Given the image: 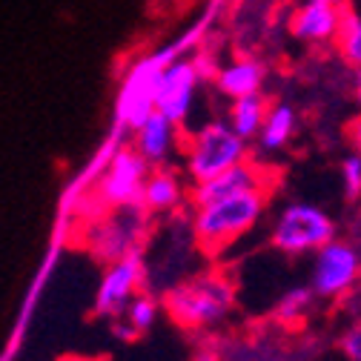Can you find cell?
<instances>
[{
  "mask_svg": "<svg viewBox=\"0 0 361 361\" xmlns=\"http://www.w3.org/2000/svg\"><path fill=\"white\" fill-rule=\"evenodd\" d=\"M164 307L169 312V319L187 330H204L218 322H224L235 307V287L227 276L221 273H207L195 276L175 284Z\"/></svg>",
  "mask_w": 361,
  "mask_h": 361,
  "instance_id": "1",
  "label": "cell"
},
{
  "mask_svg": "<svg viewBox=\"0 0 361 361\" xmlns=\"http://www.w3.org/2000/svg\"><path fill=\"white\" fill-rule=\"evenodd\" d=\"M267 201H269V192L255 190V192H241L233 198L215 201L209 207H198L192 218V233L198 244L207 252L227 250L261 221Z\"/></svg>",
  "mask_w": 361,
  "mask_h": 361,
  "instance_id": "2",
  "label": "cell"
},
{
  "mask_svg": "<svg viewBox=\"0 0 361 361\" xmlns=\"http://www.w3.org/2000/svg\"><path fill=\"white\" fill-rule=\"evenodd\" d=\"M333 238H338L336 218L324 207H315L307 201L287 204L279 212L273 230H269V244L290 258L315 255Z\"/></svg>",
  "mask_w": 361,
  "mask_h": 361,
  "instance_id": "3",
  "label": "cell"
},
{
  "mask_svg": "<svg viewBox=\"0 0 361 361\" xmlns=\"http://www.w3.org/2000/svg\"><path fill=\"white\" fill-rule=\"evenodd\" d=\"M247 141L230 126V121H207L187 144V175L192 184H204L247 161Z\"/></svg>",
  "mask_w": 361,
  "mask_h": 361,
  "instance_id": "4",
  "label": "cell"
},
{
  "mask_svg": "<svg viewBox=\"0 0 361 361\" xmlns=\"http://www.w3.org/2000/svg\"><path fill=\"white\" fill-rule=\"evenodd\" d=\"M310 287L324 301L353 295L361 287V250L347 238H333L312 255Z\"/></svg>",
  "mask_w": 361,
  "mask_h": 361,
  "instance_id": "5",
  "label": "cell"
},
{
  "mask_svg": "<svg viewBox=\"0 0 361 361\" xmlns=\"http://www.w3.org/2000/svg\"><path fill=\"white\" fill-rule=\"evenodd\" d=\"M175 61L172 49L155 52L149 58H144L141 63H135V69L129 72L121 98H118V115L129 129H138L152 112H155V98H158V83L164 69Z\"/></svg>",
  "mask_w": 361,
  "mask_h": 361,
  "instance_id": "6",
  "label": "cell"
},
{
  "mask_svg": "<svg viewBox=\"0 0 361 361\" xmlns=\"http://www.w3.org/2000/svg\"><path fill=\"white\" fill-rule=\"evenodd\" d=\"M149 161L135 149V147H123L112 155L101 184H98V198L109 207V209H129V207H144V184L149 172Z\"/></svg>",
  "mask_w": 361,
  "mask_h": 361,
  "instance_id": "7",
  "label": "cell"
},
{
  "mask_svg": "<svg viewBox=\"0 0 361 361\" xmlns=\"http://www.w3.org/2000/svg\"><path fill=\"white\" fill-rule=\"evenodd\" d=\"M201 83V72L198 63L192 61H172L158 83V98H155V112H161L166 121H172L175 126H180L195 104V92Z\"/></svg>",
  "mask_w": 361,
  "mask_h": 361,
  "instance_id": "8",
  "label": "cell"
},
{
  "mask_svg": "<svg viewBox=\"0 0 361 361\" xmlns=\"http://www.w3.org/2000/svg\"><path fill=\"white\" fill-rule=\"evenodd\" d=\"M273 175H269L261 164L255 161H241L235 164L233 169L221 172L209 180H204V184H195L192 187V204L195 209L198 207H209L215 201H224V198H233V195H241V192H255V190H264L269 192L273 190Z\"/></svg>",
  "mask_w": 361,
  "mask_h": 361,
  "instance_id": "9",
  "label": "cell"
},
{
  "mask_svg": "<svg viewBox=\"0 0 361 361\" xmlns=\"http://www.w3.org/2000/svg\"><path fill=\"white\" fill-rule=\"evenodd\" d=\"M144 281V261L138 252H129L121 261L109 264V269L101 279L98 295H95V310L98 315H123L126 304L138 295V287Z\"/></svg>",
  "mask_w": 361,
  "mask_h": 361,
  "instance_id": "10",
  "label": "cell"
},
{
  "mask_svg": "<svg viewBox=\"0 0 361 361\" xmlns=\"http://www.w3.org/2000/svg\"><path fill=\"white\" fill-rule=\"evenodd\" d=\"M126 209H118L115 218H106V221H98L92 227V238H89V250H92L98 258L115 264L121 261L123 255L132 252V244H135V235H138V221H135V209H129V215L123 218Z\"/></svg>",
  "mask_w": 361,
  "mask_h": 361,
  "instance_id": "11",
  "label": "cell"
},
{
  "mask_svg": "<svg viewBox=\"0 0 361 361\" xmlns=\"http://www.w3.org/2000/svg\"><path fill=\"white\" fill-rule=\"evenodd\" d=\"M341 18H344L341 0H304L293 18V32L295 37L310 43L333 40L338 35Z\"/></svg>",
  "mask_w": 361,
  "mask_h": 361,
  "instance_id": "12",
  "label": "cell"
},
{
  "mask_svg": "<svg viewBox=\"0 0 361 361\" xmlns=\"http://www.w3.org/2000/svg\"><path fill=\"white\" fill-rule=\"evenodd\" d=\"M175 132H178V126L172 121H166L161 112H152L135 129V149L149 164H164L175 149Z\"/></svg>",
  "mask_w": 361,
  "mask_h": 361,
  "instance_id": "13",
  "label": "cell"
},
{
  "mask_svg": "<svg viewBox=\"0 0 361 361\" xmlns=\"http://www.w3.org/2000/svg\"><path fill=\"white\" fill-rule=\"evenodd\" d=\"M215 86L233 101L255 95V92H261V86H264V63H258V61H235V63L224 66L218 72Z\"/></svg>",
  "mask_w": 361,
  "mask_h": 361,
  "instance_id": "14",
  "label": "cell"
},
{
  "mask_svg": "<svg viewBox=\"0 0 361 361\" xmlns=\"http://www.w3.org/2000/svg\"><path fill=\"white\" fill-rule=\"evenodd\" d=\"M293 135H295V109L290 104H273L258 132V147L264 152H279L293 141Z\"/></svg>",
  "mask_w": 361,
  "mask_h": 361,
  "instance_id": "15",
  "label": "cell"
},
{
  "mask_svg": "<svg viewBox=\"0 0 361 361\" xmlns=\"http://www.w3.org/2000/svg\"><path fill=\"white\" fill-rule=\"evenodd\" d=\"M267 112H269L267 98L261 92H255V95H247V98H235L233 106H230L227 121L244 141H252V138H258V132L267 121Z\"/></svg>",
  "mask_w": 361,
  "mask_h": 361,
  "instance_id": "16",
  "label": "cell"
},
{
  "mask_svg": "<svg viewBox=\"0 0 361 361\" xmlns=\"http://www.w3.org/2000/svg\"><path fill=\"white\" fill-rule=\"evenodd\" d=\"M180 198H184V187H180V180L175 172L169 169H155L147 184H144V198L141 204L147 209H155V212H164V209H172L180 204Z\"/></svg>",
  "mask_w": 361,
  "mask_h": 361,
  "instance_id": "17",
  "label": "cell"
},
{
  "mask_svg": "<svg viewBox=\"0 0 361 361\" xmlns=\"http://www.w3.org/2000/svg\"><path fill=\"white\" fill-rule=\"evenodd\" d=\"M312 301H315V293H312L310 284H307V287H290V290L279 298V304H276V319H279L281 324H290V327H293V324H301V322L307 319Z\"/></svg>",
  "mask_w": 361,
  "mask_h": 361,
  "instance_id": "18",
  "label": "cell"
},
{
  "mask_svg": "<svg viewBox=\"0 0 361 361\" xmlns=\"http://www.w3.org/2000/svg\"><path fill=\"white\" fill-rule=\"evenodd\" d=\"M338 49L344 55L347 63H353L355 69H361V15L358 12H344L341 26H338Z\"/></svg>",
  "mask_w": 361,
  "mask_h": 361,
  "instance_id": "19",
  "label": "cell"
},
{
  "mask_svg": "<svg viewBox=\"0 0 361 361\" xmlns=\"http://www.w3.org/2000/svg\"><path fill=\"white\" fill-rule=\"evenodd\" d=\"M155 319H158V301L149 295H135L123 310V322H126L123 333H135V336L147 333L155 324Z\"/></svg>",
  "mask_w": 361,
  "mask_h": 361,
  "instance_id": "20",
  "label": "cell"
},
{
  "mask_svg": "<svg viewBox=\"0 0 361 361\" xmlns=\"http://www.w3.org/2000/svg\"><path fill=\"white\" fill-rule=\"evenodd\" d=\"M341 192L350 204L361 201V155L350 152L341 161Z\"/></svg>",
  "mask_w": 361,
  "mask_h": 361,
  "instance_id": "21",
  "label": "cell"
},
{
  "mask_svg": "<svg viewBox=\"0 0 361 361\" xmlns=\"http://www.w3.org/2000/svg\"><path fill=\"white\" fill-rule=\"evenodd\" d=\"M338 350L347 361H361V315H355L344 327V333L338 338Z\"/></svg>",
  "mask_w": 361,
  "mask_h": 361,
  "instance_id": "22",
  "label": "cell"
},
{
  "mask_svg": "<svg viewBox=\"0 0 361 361\" xmlns=\"http://www.w3.org/2000/svg\"><path fill=\"white\" fill-rule=\"evenodd\" d=\"M350 141H353V147H355V152L361 155V118L350 126Z\"/></svg>",
  "mask_w": 361,
  "mask_h": 361,
  "instance_id": "23",
  "label": "cell"
},
{
  "mask_svg": "<svg viewBox=\"0 0 361 361\" xmlns=\"http://www.w3.org/2000/svg\"><path fill=\"white\" fill-rule=\"evenodd\" d=\"M355 98L361 101V69H355Z\"/></svg>",
  "mask_w": 361,
  "mask_h": 361,
  "instance_id": "24",
  "label": "cell"
}]
</instances>
